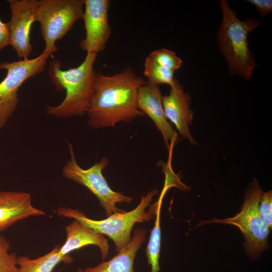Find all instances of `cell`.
<instances>
[{"mask_svg": "<svg viewBox=\"0 0 272 272\" xmlns=\"http://www.w3.org/2000/svg\"><path fill=\"white\" fill-rule=\"evenodd\" d=\"M162 98L159 86L147 82L139 89L137 104L139 109L154 122L169 150L170 144L178 141V134L165 115Z\"/></svg>", "mask_w": 272, "mask_h": 272, "instance_id": "12", "label": "cell"}, {"mask_svg": "<svg viewBox=\"0 0 272 272\" xmlns=\"http://www.w3.org/2000/svg\"><path fill=\"white\" fill-rule=\"evenodd\" d=\"M260 13L261 17H264L272 12L271 0H248Z\"/></svg>", "mask_w": 272, "mask_h": 272, "instance_id": "22", "label": "cell"}, {"mask_svg": "<svg viewBox=\"0 0 272 272\" xmlns=\"http://www.w3.org/2000/svg\"><path fill=\"white\" fill-rule=\"evenodd\" d=\"M148 56L160 65L173 72L179 70L182 64V59L174 52L165 48L153 51Z\"/></svg>", "mask_w": 272, "mask_h": 272, "instance_id": "19", "label": "cell"}, {"mask_svg": "<svg viewBox=\"0 0 272 272\" xmlns=\"http://www.w3.org/2000/svg\"><path fill=\"white\" fill-rule=\"evenodd\" d=\"M165 193L162 192L160 196V202L156 215V220L153 228L151 230L149 242L146 248V255L148 265L151 267V272L160 270L159 257L161 247V229L160 216L162 199Z\"/></svg>", "mask_w": 272, "mask_h": 272, "instance_id": "17", "label": "cell"}, {"mask_svg": "<svg viewBox=\"0 0 272 272\" xmlns=\"http://www.w3.org/2000/svg\"></svg>", "mask_w": 272, "mask_h": 272, "instance_id": "25", "label": "cell"}, {"mask_svg": "<svg viewBox=\"0 0 272 272\" xmlns=\"http://www.w3.org/2000/svg\"><path fill=\"white\" fill-rule=\"evenodd\" d=\"M82 19L86 36L80 46L87 53H96L104 50L111 33L108 21L109 0H84Z\"/></svg>", "mask_w": 272, "mask_h": 272, "instance_id": "9", "label": "cell"}, {"mask_svg": "<svg viewBox=\"0 0 272 272\" xmlns=\"http://www.w3.org/2000/svg\"><path fill=\"white\" fill-rule=\"evenodd\" d=\"M262 192L257 180L254 178L246 190L244 201L239 213L233 217L222 220L215 218L201 221L198 225L214 223L237 227L244 237V247L247 255L251 259L256 260L264 250L267 249V238L270 232L258 211Z\"/></svg>", "mask_w": 272, "mask_h": 272, "instance_id": "5", "label": "cell"}, {"mask_svg": "<svg viewBox=\"0 0 272 272\" xmlns=\"http://www.w3.org/2000/svg\"><path fill=\"white\" fill-rule=\"evenodd\" d=\"M258 211L264 223L270 230L272 227L271 191L262 193L259 203Z\"/></svg>", "mask_w": 272, "mask_h": 272, "instance_id": "21", "label": "cell"}, {"mask_svg": "<svg viewBox=\"0 0 272 272\" xmlns=\"http://www.w3.org/2000/svg\"><path fill=\"white\" fill-rule=\"evenodd\" d=\"M51 55L43 51L34 58L0 62V70L7 72L0 83V129L6 124L17 107L18 91L21 86L28 79L43 72Z\"/></svg>", "mask_w": 272, "mask_h": 272, "instance_id": "8", "label": "cell"}, {"mask_svg": "<svg viewBox=\"0 0 272 272\" xmlns=\"http://www.w3.org/2000/svg\"><path fill=\"white\" fill-rule=\"evenodd\" d=\"M174 73V72L160 65L148 56L145 60L144 75L149 83L158 86L167 84L171 87L175 79Z\"/></svg>", "mask_w": 272, "mask_h": 272, "instance_id": "18", "label": "cell"}, {"mask_svg": "<svg viewBox=\"0 0 272 272\" xmlns=\"http://www.w3.org/2000/svg\"><path fill=\"white\" fill-rule=\"evenodd\" d=\"M45 214L33 206L29 193L0 191V233L20 221Z\"/></svg>", "mask_w": 272, "mask_h": 272, "instance_id": "13", "label": "cell"}, {"mask_svg": "<svg viewBox=\"0 0 272 272\" xmlns=\"http://www.w3.org/2000/svg\"><path fill=\"white\" fill-rule=\"evenodd\" d=\"M220 8L223 18L217 39L221 51L228 63L230 74L249 80L257 64L249 48L247 38L260 22L253 18L241 21L226 0L221 1Z\"/></svg>", "mask_w": 272, "mask_h": 272, "instance_id": "3", "label": "cell"}, {"mask_svg": "<svg viewBox=\"0 0 272 272\" xmlns=\"http://www.w3.org/2000/svg\"><path fill=\"white\" fill-rule=\"evenodd\" d=\"M10 45V35L8 23L0 18V51Z\"/></svg>", "mask_w": 272, "mask_h": 272, "instance_id": "23", "label": "cell"}, {"mask_svg": "<svg viewBox=\"0 0 272 272\" xmlns=\"http://www.w3.org/2000/svg\"><path fill=\"white\" fill-rule=\"evenodd\" d=\"M170 87L169 94L162 98L165 115L183 139L188 140L191 145L196 144L189 129L193 116V112L190 109L189 95L184 92L182 85L176 79Z\"/></svg>", "mask_w": 272, "mask_h": 272, "instance_id": "11", "label": "cell"}, {"mask_svg": "<svg viewBox=\"0 0 272 272\" xmlns=\"http://www.w3.org/2000/svg\"><path fill=\"white\" fill-rule=\"evenodd\" d=\"M147 231L137 228L133 232L130 241L111 259L99 264L88 267L84 272H134L135 257L142 244L146 240Z\"/></svg>", "mask_w": 272, "mask_h": 272, "instance_id": "15", "label": "cell"}, {"mask_svg": "<svg viewBox=\"0 0 272 272\" xmlns=\"http://www.w3.org/2000/svg\"><path fill=\"white\" fill-rule=\"evenodd\" d=\"M146 82L129 66L111 76L96 73L94 93L86 113L89 125L95 129L113 127L145 115L137 99Z\"/></svg>", "mask_w": 272, "mask_h": 272, "instance_id": "1", "label": "cell"}, {"mask_svg": "<svg viewBox=\"0 0 272 272\" xmlns=\"http://www.w3.org/2000/svg\"><path fill=\"white\" fill-rule=\"evenodd\" d=\"M97 54L87 53L78 66L61 69L60 62L53 58L49 62L48 76L58 90H65V98L57 106L48 105V114L58 117L81 116L87 113L95 90L96 72L94 65Z\"/></svg>", "mask_w": 272, "mask_h": 272, "instance_id": "2", "label": "cell"}, {"mask_svg": "<svg viewBox=\"0 0 272 272\" xmlns=\"http://www.w3.org/2000/svg\"><path fill=\"white\" fill-rule=\"evenodd\" d=\"M11 16L8 22L10 45L18 57L29 58L32 50L30 31L36 22L37 0H8Z\"/></svg>", "mask_w": 272, "mask_h": 272, "instance_id": "10", "label": "cell"}, {"mask_svg": "<svg viewBox=\"0 0 272 272\" xmlns=\"http://www.w3.org/2000/svg\"><path fill=\"white\" fill-rule=\"evenodd\" d=\"M59 248L60 246L56 245L51 251L35 259L26 256L18 257L19 272H53L60 262H71L72 258L62 255L59 252Z\"/></svg>", "mask_w": 272, "mask_h": 272, "instance_id": "16", "label": "cell"}, {"mask_svg": "<svg viewBox=\"0 0 272 272\" xmlns=\"http://www.w3.org/2000/svg\"><path fill=\"white\" fill-rule=\"evenodd\" d=\"M70 158L62 169L63 176L89 189L99 199L107 217L124 211L118 208L116 203H130L133 199L120 192L113 191L102 174L108 165L109 160L103 157L99 162L85 169L78 164L72 145L69 143Z\"/></svg>", "mask_w": 272, "mask_h": 272, "instance_id": "7", "label": "cell"}, {"mask_svg": "<svg viewBox=\"0 0 272 272\" xmlns=\"http://www.w3.org/2000/svg\"><path fill=\"white\" fill-rule=\"evenodd\" d=\"M157 193V190L152 189L142 196L140 203L133 210L114 213L102 220L91 219L80 210L68 207L59 208L56 214L58 216L78 220L86 226L108 236L113 241L115 251L119 252L130 241L131 232L135 223L149 222L156 216L160 197L154 204L150 203Z\"/></svg>", "mask_w": 272, "mask_h": 272, "instance_id": "4", "label": "cell"}, {"mask_svg": "<svg viewBox=\"0 0 272 272\" xmlns=\"http://www.w3.org/2000/svg\"><path fill=\"white\" fill-rule=\"evenodd\" d=\"M84 7V0L37 1L35 20L39 23L45 42L43 51L52 54L57 51L56 41L82 19Z\"/></svg>", "mask_w": 272, "mask_h": 272, "instance_id": "6", "label": "cell"}, {"mask_svg": "<svg viewBox=\"0 0 272 272\" xmlns=\"http://www.w3.org/2000/svg\"><path fill=\"white\" fill-rule=\"evenodd\" d=\"M65 230L66 240L59 250L62 255L70 256L69 254L71 252L90 245H96L99 248L103 260L108 255L109 245L103 234L86 226L76 220L66 226Z\"/></svg>", "mask_w": 272, "mask_h": 272, "instance_id": "14", "label": "cell"}, {"mask_svg": "<svg viewBox=\"0 0 272 272\" xmlns=\"http://www.w3.org/2000/svg\"><path fill=\"white\" fill-rule=\"evenodd\" d=\"M10 242L0 236V272H19L16 253H9Z\"/></svg>", "mask_w": 272, "mask_h": 272, "instance_id": "20", "label": "cell"}, {"mask_svg": "<svg viewBox=\"0 0 272 272\" xmlns=\"http://www.w3.org/2000/svg\"><path fill=\"white\" fill-rule=\"evenodd\" d=\"M77 272H84V269H83L81 267H78Z\"/></svg>", "mask_w": 272, "mask_h": 272, "instance_id": "24", "label": "cell"}]
</instances>
